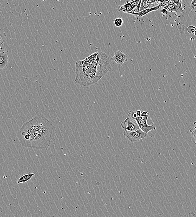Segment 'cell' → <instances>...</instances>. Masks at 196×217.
Instances as JSON below:
<instances>
[{"label":"cell","mask_w":196,"mask_h":217,"mask_svg":"<svg viewBox=\"0 0 196 217\" xmlns=\"http://www.w3.org/2000/svg\"><path fill=\"white\" fill-rule=\"evenodd\" d=\"M55 128L52 123L39 115L23 125L19 130L18 138L23 147L34 149H47L55 137Z\"/></svg>","instance_id":"cell-1"},{"label":"cell","mask_w":196,"mask_h":217,"mask_svg":"<svg viewBox=\"0 0 196 217\" xmlns=\"http://www.w3.org/2000/svg\"><path fill=\"white\" fill-rule=\"evenodd\" d=\"M75 83L84 87L98 82L111 69L110 58L106 53L97 51L75 63Z\"/></svg>","instance_id":"cell-2"},{"label":"cell","mask_w":196,"mask_h":217,"mask_svg":"<svg viewBox=\"0 0 196 217\" xmlns=\"http://www.w3.org/2000/svg\"><path fill=\"white\" fill-rule=\"evenodd\" d=\"M149 113L148 111H144L141 113L140 115L134 119L137 124L139 129L142 131L148 134L149 132L156 129V125L153 122L152 124H148L147 121Z\"/></svg>","instance_id":"cell-3"},{"label":"cell","mask_w":196,"mask_h":217,"mask_svg":"<svg viewBox=\"0 0 196 217\" xmlns=\"http://www.w3.org/2000/svg\"><path fill=\"white\" fill-rule=\"evenodd\" d=\"M147 134L139 129L137 130L130 133L124 132L123 135L131 142L134 143L137 142L141 139L146 138L147 137Z\"/></svg>","instance_id":"cell-4"},{"label":"cell","mask_w":196,"mask_h":217,"mask_svg":"<svg viewBox=\"0 0 196 217\" xmlns=\"http://www.w3.org/2000/svg\"><path fill=\"white\" fill-rule=\"evenodd\" d=\"M121 127L127 133L134 131L139 129L135 120L128 116L121 122Z\"/></svg>","instance_id":"cell-5"},{"label":"cell","mask_w":196,"mask_h":217,"mask_svg":"<svg viewBox=\"0 0 196 217\" xmlns=\"http://www.w3.org/2000/svg\"><path fill=\"white\" fill-rule=\"evenodd\" d=\"M111 59L117 64L122 66L125 62L127 61V56L121 50H118L115 53L114 56Z\"/></svg>","instance_id":"cell-6"},{"label":"cell","mask_w":196,"mask_h":217,"mask_svg":"<svg viewBox=\"0 0 196 217\" xmlns=\"http://www.w3.org/2000/svg\"><path fill=\"white\" fill-rule=\"evenodd\" d=\"M161 7V5L159 3V5L153 7L148 8V9L141 10V11L138 13H132L131 12H129L127 13V14H131L134 15V16H138L139 18H141L143 17L145 15L148 14L149 13L152 12V11H156V10H159Z\"/></svg>","instance_id":"cell-7"},{"label":"cell","mask_w":196,"mask_h":217,"mask_svg":"<svg viewBox=\"0 0 196 217\" xmlns=\"http://www.w3.org/2000/svg\"><path fill=\"white\" fill-rule=\"evenodd\" d=\"M9 59L7 53L0 52V69H4L7 67Z\"/></svg>","instance_id":"cell-8"},{"label":"cell","mask_w":196,"mask_h":217,"mask_svg":"<svg viewBox=\"0 0 196 217\" xmlns=\"http://www.w3.org/2000/svg\"><path fill=\"white\" fill-rule=\"evenodd\" d=\"M35 173H29L25 174L23 175L20 177L17 180V184L22 183L29 181L31 178L35 175Z\"/></svg>","instance_id":"cell-9"},{"label":"cell","mask_w":196,"mask_h":217,"mask_svg":"<svg viewBox=\"0 0 196 217\" xmlns=\"http://www.w3.org/2000/svg\"><path fill=\"white\" fill-rule=\"evenodd\" d=\"M167 11L169 12H183V10L182 9V7L179 6L175 4L168 5L166 8Z\"/></svg>","instance_id":"cell-10"},{"label":"cell","mask_w":196,"mask_h":217,"mask_svg":"<svg viewBox=\"0 0 196 217\" xmlns=\"http://www.w3.org/2000/svg\"><path fill=\"white\" fill-rule=\"evenodd\" d=\"M134 8L133 7V6L130 2L121 6L119 9V10L123 12L124 13H127L131 11Z\"/></svg>","instance_id":"cell-11"},{"label":"cell","mask_w":196,"mask_h":217,"mask_svg":"<svg viewBox=\"0 0 196 217\" xmlns=\"http://www.w3.org/2000/svg\"><path fill=\"white\" fill-rule=\"evenodd\" d=\"M152 3H149V2H146L145 0H142L141 3H140V10H139V12L144 10L148 8L151 7V4Z\"/></svg>","instance_id":"cell-12"},{"label":"cell","mask_w":196,"mask_h":217,"mask_svg":"<svg viewBox=\"0 0 196 217\" xmlns=\"http://www.w3.org/2000/svg\"><path fill=\"white\" fill-rule=\"evenodd\" d=\"M6 34L0 31V47L6 42Z\"/></svg>","instance_id":"cell-13"},{"label":"cell","mask_w":196,"mask_h":217,"mask_svg":"<svg viewBox=\"0 0 196 217\" xmlns=\"http://www.w3.org/2000/svg\"><path fill=\"white\" fill-rule=\"evenodd\" d=\"M123 21L120 18H116L114 19V25L116 27H120L123 24Z\"/></svg>","instance_id":"cell-14"},{"label":"cell","mask_w":196,"mask_h":217,"mask_svg":"<svg viewBox=\"0 0 196 217\" xmlns=\"http://www.w3.org/2000/svg\"><path fill=\"white\" fill-rule=\"evenodd\" d=\"M187 31L190 34H195L196 33V28L194 26H190L188 27L187 29Z\"/></svg>","instance_id":"cell-15"},{"label":"cell","mask_w":196,"mask_h":217,"mask_svg":"<svg viewBox=\"0 0 196 217\" xmlns=\"http://www.w3.org/2000/svg\"><path fill=\"white\" fill-rule=\"evenodd\" d=\"M190 7L191 10H195L196 7V0H192L190 4Z\"/></svg>","instance_id":"cell-16"},{"label":"cell","mask_w":196,"mask_h":217,"mask_svg":"<svg viewBox=\"0 0 196 217\" xmlns=\"http://www.w3.org/2000/svg\"><path fill=\"white\" fill-rule=\"evenodd\" d=\"M142 0H140V2H139V4L137 5V6H136L133 9V10H132V11H131V12L132 13H138L139 12V10H140V3H141V2Z\"/></svg>","instance_id":"cell-17"},{"label":"cell","mask_w":196,"mask_h":217,"mask_svg":"<svg viewBox=\"0 0 196 217\" xmlns=\"http://www.w3.org/2000/svg\"><path fill=\"white\" fill-rule=\"evenodd\" d=\"M190 132L192 134V137L194 138V139L195 141H196V126H195V127L194 129H191L190 130Z\"/></svg>","instance_id":"cell-18"},{"label":"cell","mask_w":196,"mask_h":217,"mask_svg":"<svg viewBox=\"0 0 196 217\" xmlns=\"http://www.w3.org/2000/svg\"><path fill=\"white\" fill-rule=\"evenodd\" d=\"M140 2V0H134V1L130 2L131 4L133 6V7L135 8L137 5L139 4V2Z\"/></svg>","instance_id":"cell-19"},{"label":"cell","mask_w":196,"mask_h":217,"mask_svg":"<svg viewBox=\"0 0 196 217\" xmlns=\"http://www.w3.org/2000/svg\"><path fill=\"white\" fill-rule=\"evenodd\" d=\"M160 4L161 5V6L163 7L164 8L166 9V7L168 6V3L167 2H165V1H162L161 2H160Z\"/></svg>","instance_id":"cell-20"},{"label":"cell","mask_w":196,"mask_h":217,"mask_svg":"<svg viewBox=\"0 0 196 217\" xmlns=\"http://www.w3.org/2000/svg\"><path fill=\"white\" fill-rule=\"evenodd\" d=\"M173 1L175 4L179 6L182 7V0H173Z\"/></svg>","instance_id":"cell-21"},{"label":"cell","mask_w":196,"mask_h":217,"mask_svg":"<svg viewBox=\"0 0 196 217\" xmlns=\"http://www.w3.org/2000/svg\"><path fill=\"white\" fill-rule=\"evenodd\" d=\"M167 10L165 8L161 9V12L163 14H167Z\"/></svg>","instance_id":"cell-22"},{"label":"cell","mask_w":196,"mask_h":217,"mask_svg":"<svg viewBox=\"0 0 196 217\" xmlns=\"http://www.w3.org/2000/svg\"><path fill=\"white\" fill-rule=\"evenodd\" d=\"M168 3L169 5H172L175 4L174 2H173V0H169L167 2Z\"/></svg>","instance_id":"cell-23"},{"label":"cell","mask_w":196,"mask_h":217,"mask_svg":"<svg viewBox=\"0 0 196 217\" xmlns=\"http://www.w3.org/2000/svg\"><path fill=\"white\" fill-rule=\"evenodd\" d=\"M151 2L152 3H154V2H156V0H151Z\"/></svg>","instance_id":"cell-24"},{"label":"cell","mask_w":196,"mask_h":217,"mask_svg":"<svg viewBox=\"0 0 196 217\" xmlns=\"http://www.w3.org/2000/svg\"><path fill=\"white\" fill-rule=\"evenodd\" d=\"M145 1H146V2H149V3H152V2H151V0H145Z\"/></svg>","instance_id":"cell-25"},{"label":"cell","mask_w":196,"mask_h":217,"mask_svg":"<svg viewBox=\"0 0 196 217\" xmlns=\"http://www.w3.org/2000/svg\"><path fill=\"white\" fill-rule=\"evenodd\" d=\"M162 1H163V0H156V1H157V2H161Z\"/></svg>","instance_id":"cell-26"},{"label":"cell","mask_w":196,"mask_h":217,"mask_svg":"<svg viewBox=\"0 0 196 217\" xmlns=\"http://www.w3.org/2000/svg\"><path fill=\"white\" fill-rule=\"evenodd\" d=\"M164 1H165V2H167L169 0H164Z\"/></svg>","instance_id":"cell-27"},{"label":"cell","mask_w":196,"mask_h":217,"mask_svg":"<svg viewBox=\"0 0 196 217\" xmlns=\"http://www.w3.org/2000/svg\"><path fill=\"white\" fill-rule=\"evenodd\" d=\"M134 1V0H131V2H132V1Z\"/></svg>","instance_id":"cell-28"}]
</instances>
